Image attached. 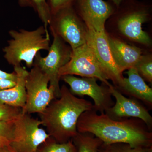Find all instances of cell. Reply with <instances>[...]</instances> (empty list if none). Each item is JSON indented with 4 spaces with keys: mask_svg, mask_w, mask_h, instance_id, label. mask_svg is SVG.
<instances>
[{
    "mask_svg": "<svg viewBox=\"0 0 152 152\" xmlns=\"http://www.w3.org/2000/svg\"><path fill=\"white\" fill-rule=\"evenodd\" d=\"M77 130L78 132L92 134L104 144L124 143L135 148L152 147L151 131L137 118L113 120L93 109L81 114Z\"/></svg>",
    "mask_w": 152,
    "mask_h": 152,
    "instance_id": "cell-1",
    "label": "cell"
},
{
    "mask_svg": "<svg viewBox=\"0 0 152 152\" xmlns=\"http://www.w3.org/2000/svg\"><path fill=\"white\" fill-rule=\"evenodd\" d=\"M60 95L39 115L50 137L58 142L64 143L77 135L79 118L84 112L94 109V105L76 97L65 85L61 88Z\"/></svg>",
    "mask_w": 152,
    "mask_h": 152,
    "instance_id": "cell-2",
    "label": "cell"
},
{
    "mask_svg": "<svg viewBox=\"0 0 152 152\" xmlns=\"http://www.w3.org/2000/svg\"><path fill=\"white\" fill-rule=\"evenodd\" d=\"M9 34L12 39L3 51L4 58L14 67L24 61L27 67H32L36 55L42 50L48 51L50 46L48 30L44 26L33 31L11 30Z\"/></svg>",
    "mask_w": 152,
    "mask_h": 152,
    "instance_id": "cell-3",
    "label": "cell"
},
{
    "mask_svg": "<svg viewBox=\"0 0 152 152\" xmlns=\"http://www.w3.org/2000/svg\"><path fill=\"white\" fill-rule=\"evenodd\" d=\"M151 6L137 0H121L113 15L118 19L120 32L131 40L150 45L149 36L142 29V25L151 17Z\"/></svg>",
    "mask_w": 152,
    "mask_h": 152,
    "instance_id": "cell-4",
    "label": "cell"
},
{
    "mask_svg": "<svg viewBox=\"0 0 152 152\" xmlns=\"http://www.w3.org/2000/svg\"><path fill=\"white\" fill-rule=\"evenodd\" d=\"M49 26L52 34L61 38L72 50L86 43V26L73 6L61 9L52 15Z\"/></svg>",
    "mask_w": 152,
    "mask_h": 152,
    "instance_id": "cell-5",
    "label": "cell"
},
{
    "mask_svg": "<svg viewBox=\"0 0 152 152\" xmlns=\"http://www.w3.org/2000/svg\"><path fill=\"white\" fill-rule=\"evenodd\" d=\"M49 83L48 75L33 65L26 79V101L22 108L23 113H41L56 99L54 88L48 86Z\"/></svg>",
    "mask_w": 152,
    "mask_h": 152,
    "instance_id": "cell-6",
    "label": "cell"
},
{
    "mask_svg": "<svg viewBox=\"0 0 152 152\" xmlns=\"http://www.w3.org/2000/svg\"><path fill=\"white\" fill-rule=\"evenodd\" d=\"M42 123L29 114H20L14 121L13 138L10 144L18 152H37L38 148L50 138L40 127Z\"/></svg>",
    "mask_w": 152,
    "mask_h": 152,
    "instance_id": "cell-7",
    "label": "cell"
},
{
    "mask_svg": "<svg viewBox=\"0 0 152 152\" xmlns=\"http://www.w3.org/2000/svg\"><path fill=\"white\" fill-rule=\"evenodd\" d=\"M52 35L53 40L48 55L42 57L39 52L35 57L33 65L37 66L48 75L50 79L49 86L54 88L56 97L58 98L61 95L59 71L70 59L72 49L59 37Z\"/></svg>",
    "mask_w": 152,
    "mask_h": 152,
    "instance_id": "cell-8",
    "label": "cell"
},
{
    "mask_svg": "<svg viewBox=\"0 0 152 152\" xmlns=\"http://www.w3.org/2000/svg\"><path fill=\"white\" fill-rule=\"evenodd\" d=\"M58 75L63 76H80L83 77H92L99 79L109 87L113 85L108 81L94 52L87 43L72 50L69 61L60 69Z\"/></svg>",
    "mask_w": 152,
    "mask_h": 152,
    "instance_id": "cell-9",
    "label": "cell"
},
{
    "mask_svg": "<svg viewBox=\"0 0 152 152\" xmlns=\"http://www.w3.org/2000/svg\"><path fill=\"white\" fill-rule=\"evenodd\" d=\"M61 79L70 87V91L74 95L88 96L94 100V109L100 113L113 105L114 102L110 88L104 84L100 86L96 79L92 77L78 78L74 75L62 76Z\"/></svg>",
    "mask_w": 152,
    "mask_h": 152,
    "instance_id": "cell-10",
    "label": "cell"
},
{
    "mask_svg": "<svg viewBox=\"0 0 152 152\" xmlns=\"http://www.w3.org/2000/svg\"><path fill=\"white\" fill-rule=\"evenodd\" d=\"M87 28L86 43L92 50L104 73L116 88L121 84L124 77L113 58L105 30L97 31Z\"/></svg>",
    "mask_w": 152,
    "mask_h": 152,
    "instance_id": "cell-11",
    "label": "cell"
},
{
    "mask_svg": "<svg viewBox=\"0 0 152 152\" xmlns=\"http://www.w3.org/2000/svg\"><path fill=\"white\" fill-rule=\"evenodd\" d=\"M72 6L87 27L97 31H105L106 21L117 8L104 0H75Z\"/></svg>",
    "mask_w": 152,
    "mask_h": 152,
    "instance_id": "cell-12",
    "label": "cell"
},
{
    "mask_svg": "<svg viewBox=\"0 0 152 152\" xmlns=\"http://www.w3.org/2000/svg\"><path fill=\"white\" fill-rule=\"evenodd\" d=\"M115 102L113 105L106 110L104 113L111 118L120 120L130 118L142 120L151 131L152 117L148 109L138 100L127 98L112 86L109 87Z\"/></svg>",
    "mask_w": 152,
    "mask_h": 152,
    "instance_id": "cell-13",
    "label": "cell"
},
{
    "mask_svg": "<svg viewBox=\"0 0 152 152\" xmlns=\"http://www.w3.org/2000/svg\"><path fill=\"white\" fill-rule=\"evenodd\" d=\"M127 78H123L115 88L123 95L143 102L150 108L152 107V89L146 83L135 68L128 70Z\"/></svg>",
    "mask_w": 152,
    "mask_h": 152,
    "instance_id": "cell-14",
    "label": "cell"
},
{
    "mask_svg": "<svg viewBox=\"0 0 152 152\" xmlns=\"http://www.w3.org/2000/svg\"><path fill=\"white\" fill-rule=\"evenodd\" d=\"M112 56L120 72L135 68L142 56L141 50L116 38L108 36Z\"/></svg>",
    "mask_w": 152,
    "mask_h": 152,
    "instance_id": "cell-15",
    "label": "cell"
},
{
    "mask_svg": "<svg viewBox=\"0 0 152 152\" xmlns=\"http://www.w3.org/2000/svg\"><path fill=\"white\" fill-rule=\"evenodd\" d=\"M17 75L16 84L8 89L0 91V102L23 108L26 101V79L28 72L20 65L14 67Z\"/></svg>",
    "mask_w": 152,
    "mask_h": 152,
    "instance_id": "cell-16",
    "label": "cell"
},
{
    "mask_svg": "<svg viewBox=\"0 0 152 152\" xmlns=\"http://www.w3.org/2000/svg\"><path fill=\"white\" fill-rule=\"evenodd\" d=\"M72 140L76 152H99V148L103 143L101 140L89 133L78 132Z\"/></svg>",
    "mask_w": 152,
    "mask_h": 152,
    "instance_id": "cell-17",
    "label": "cell"
},
{
    "mask_svg": "<svg viewBox=\"0 0 152 152\" xmlns=\"http://www.w3.org/2000/svg\"><path fill=\"white\" fill-rule=\"evenodd\" d=\"M21 7H31L37 14L38 16L43 23L46 29H48L51 18L52 14L47 0H18Z\"/></svg>",
    "mask_w": 152,
    "mask_h": 152,
    "instance_id": "cell-18",
    "label": "cell"
},
{
    "mask_svg": "<svg viewBox=\"0 0 152 152\" xmlns=\"http://www.w3.org/2000/svg\"><path fill=\"white\" fill-rule=\"evenodd\" d=\"M37 152H76L72 140L64 143H58L50 137L38 148Z\"/></svg>",
    "mask_w": 152,
    "mask_h": 152,
    "instance_id": "cell-19",
    "label": "cell"
},
{
    "mask_svg": "<svg viewBox=\"0 0 152 152\" xmlns=\"http://www.w3.org/2000/svg\"><path fill=\"white\" fill-rule=\"evenodd\" d=\"M150 148H132L124 143L106 144L103 142L99 148V152H148Z\"/></svg>",
    "mask_w": 152,
    "mask_h": 152,
    "instance_id": "cell-20",
    "label": "cell"
},
{
    "mask_svg": "<svg viewBox=\"0 0 152 152\" xmlns=\"http://www.w3.org/2000/svg\"><path fill=\"white\" fill-rule=\"evenodd\" d=\"M135 68L140 76L145 80L152 83V58L151 55H142Z\"/></svg>",
    "mask_w": 152,
    "mask_h": 152,
    "instance_id": "cell-21",
    "label": "cell"
},
{
    "mask_svg": "<svg viewBox=\"0 0 152 152\" xmlns=\"http://www.w3.org/2000/svg\"><path fill=\"white\" fill-rule=\"evenodd\" d=\"M15 120L0 122V148L10 145L12 141Z\"/></svg>",
    "mask_w": 152,
    "mask_h": 152,
    "instance_id": "cell-22",
    "label": "cell"
},
{
    "mask_svg": "<svg viewBox=\"0 0 152 152\" xmlns=\"http://www.w3.org/2000/svg\"><path fill=\"white\" fill-rule=\"evenodd\" d=\"M22 109L0 102V122L15 120L21 113Z\"/></svg>",
    "mask_w": 152,
    "mask_h": 152,
    "instance_id": "cell-23",
    "label": "cell"
},
{
    "mask_svg": "<svg viewBox=\"0 0 152 152\" xmlns=\"http://www.w3.org/2000/svg\"><path fill=\"white\" fill-rule=\"evenodd\" d=\"M75 0H47L52 15L61 9L72 6Z\"/></svg>",
    "mask_w": 152,
    "mask_h": 152,
    "instance_id": "cell-24",
    "label": "cell"
},
{
    "mask_svg": "<svg viewBox=\"0 0 152 152\" xmlns=\"http://www.w3.org/2000/svg\"><path fill=\"white\" fill-rule=\"evenodd\" d=\"M16 82L8 79L0 78V91L13 88L16 84Z\"/></svg>",
    "mask_w": 152,
    "mask_h": 152,
    "instance_id": "cell-25",
    "label": "cell"
},
{
    "mask_svg": "<svg viewBox=\"0 0 152 152\" xmlns=\"http://www.w3.org/2000/svg\"><path fill=\"white\" fill-rule=\"evenodd\" d=\"M0 78L8 79L17 81V74L14 71L12 73H7L0 69Z\"/></svg>",
    "mask_w": 152,
    "mask_h": 152,
    "instance_id": "cell-26",
    "label": "cell"
},
{
    "mask_svg": "<svg viewBox=\"0 0 152 152\" xmlns=\"http://www.w3.org/2000/svg\"><path fill=\"white\" fill-rule=\"evenodd\" d=\"M0 152H18L10 145L0 148Z\"/></svg>",
    "mask_w": 152,
    "mask_h": 152,
    "instance_id": "cell-27",
    "label": "cell"
},
{
    "mask_svg": "<svg viewBox=\"0 0 152 152\" xmlns=\"http://www.w3.org/2000/svg\"><path fill=\"white\" fill-rule=\"evenodd\" d=\"M111 1L115 5V6L116 7H118L119 5L121 0H111Z\"/></svg>",
    "mask_w": 152,
    "mask_h": 152,
    "instance_id": "cell-28",
    "label": "cell"
},
{
    "mask_svg": "<svg viewBox=\"0 0 152 152\" xmlns=\"http://www.w3.org/2000/svg\"><path fill=\"white\" fill-rule=\"evenodd\" d=\"M148 152H152V147L150 148L149 149L148 151Z\"/></svg>",
    "mask_w": 152,
    "mask_h": 152,
    "instance_id": "cell-29",
    "label": "cell"
}]
</instances>
